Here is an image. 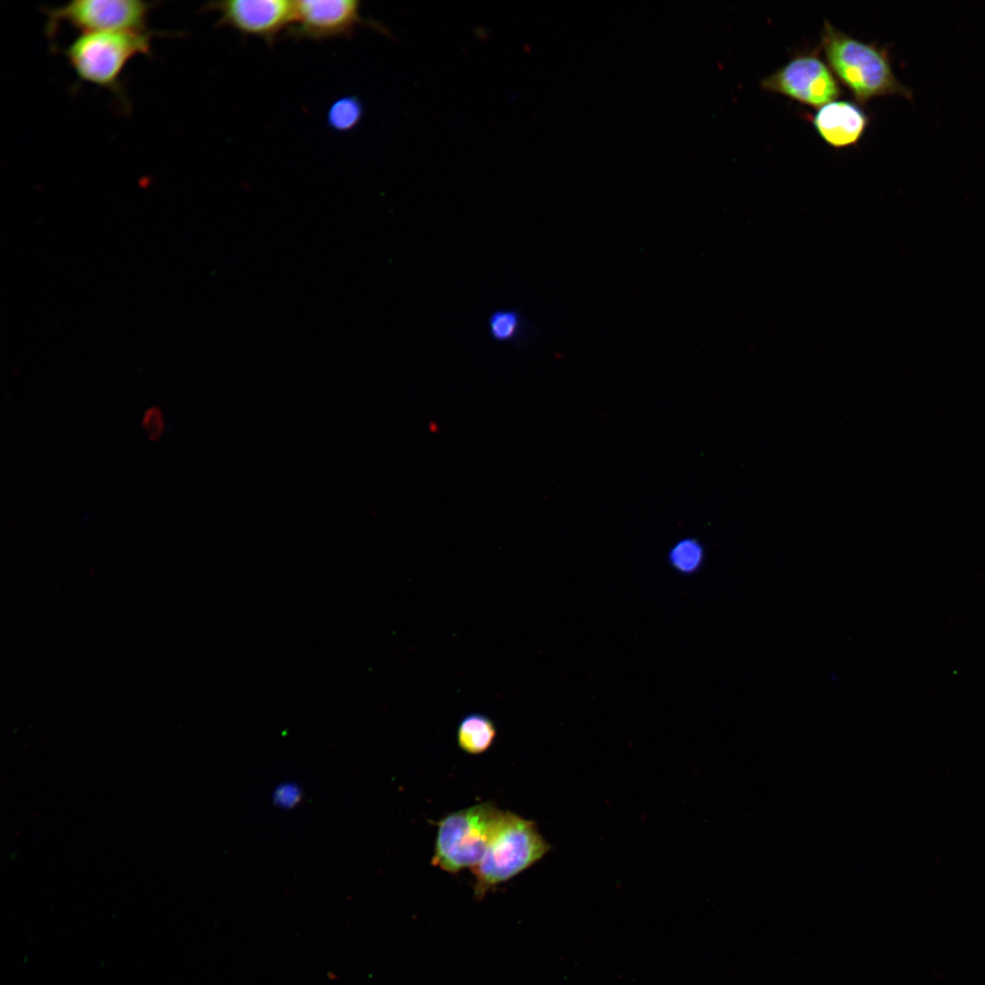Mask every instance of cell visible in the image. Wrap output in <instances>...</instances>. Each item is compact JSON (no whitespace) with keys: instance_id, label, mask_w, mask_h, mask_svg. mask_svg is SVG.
Segmentation results:
<instances>
[{"instance_id":"obj_5","label":"cell","mask_w":985,"mask_h":985,"mask_svg":"<svg viewBox=\"0 0 985 985\" xmlns=\"http://www.w3.org/2000/svg\"><path fill=\"white\" fill-rule=\"evenodd\" d=\"M157 3L140 0H76L45 8V32L55 37L62 24L83 34L146 31L148 17Z\"/></svg>"},{"instance_id":"obj_1","label":"cell","mask_w":985,"mask_h":985,"mask_svg":"<svg viewBox=\"0 0 985 985\" xmlns=\"http://www.w3.org/2000/svg\"><path fill=\"white\" fill-rule=\"evenodd\" d=\"M821 47L835 77L859 104L884 96L912 98V91L896 77L884 47L856 39L826 20Z\"/></svg>"},{"instance_id":"obj_2","label":"cell","mask_w":985,"mask_h":985,"mask_svg":"<svg viewBox=\"0 0 985 985\" xmlns=\"http://www.w3.org/2000/svg\"><path fill=\"white\" fill-rule=\"evenodd\" d=\"M160 35L150 29L82 34L63 52L80 81L105 88L126 103L121 75L132 58L150 55L151 39Z\"/></svg>"},{"instance_id":"obj_12","label":"cell","mask_w":985,"mask_h":985,"mask_svg":"<svg viewBox=\"0 0 985 985\" xmlns=\"http://www.w3.org/2000/svg\"><path fill=\"white\" fill-rule=\"evenodd\" d=\"M363 115L364 106L358 97L343 96L329 106L327 123L334 131L346 132L357 127Z\"/></svg>"},{"instance_id":"obj_3","label":"cell","mask_w":985,"mask_h":985,"mask_svg":"<svg viewBox=\"0 0 985 985\" xmlns=\"http://www.w3.org/2000/svg\"><path fill=\"white\" fill-rule=\"evenodd\" d=\"M551 849L534 821L503 811L482 858L471 868L475 897L483 898L491 888L529 868Z\"/></svg>"},{"instance_id":"obj_6","label":"cell","mask_w":985,"mask_h":985,"mask_svg":"<svg viewBox=\"0 0 985 985\" xmlns=\"http://www.w3.org/2000/svg\"><path fill=\"white\" fill-rule=\"evenodd\" d=\"M761 87L812 107H822L842 94L834 73L815 52L795 56L764 78Z\"/></svg>"},{"instance_id":"obj_11","label":"cell","mask_w":985,"mask_h":985,"mask_svg":"<svg viewBox=\"0 0 985 985\" xmlns=\"http://www.w3.org/2000/svg\"><path fill=\"white\" fill-rule=\"evenodd\" d=\"M496 737L493 721L482 713H470L464 716L457 729L459 747L470 754L486 752Z\"/></svg>"},{"instance_id":"obj_4","label":"cell","mask_w":985,"mask_h":985,"mask_svg":"<svg viewBox=\"0 0 985 985\" xmlns=\"http://www.w3.org/2000/svg\"><path fill=\"white\" fill-rule=\"evenodd\" d=\"M503 811L491 802L449 814L438 824L431 865L449 873L472 868L482 858Z\"/></svg>"},{"instance_id":"obj_13","label":"cell","mask_w":985,"mask_h":985,"mask_svg":"<svg viewBox=\"0 0 985 985\" xmlns=\"http://www.w3.org/2000/svg\"><path fill=\"white\" fill-rule=\"evenodd\" d=\"M704 559L700 543L693 538L678 541L669 553L671 566L681 574H692L699 570Z\"/></svg>"},{"instance_id":"obj_14","label":"cell","mask_w":985,"mask_h":985,"mask_svg":"<svg viewBox=\"0 0 985 985\" xmlns=\"http://www.w3.org/2000/svg\"><path fill=\"white\" fill-rule=\"evenodd\" d=\"M141 424L150 441L158 440L164 430V420L161 410L157 407L147 409L143 414Z\"/></svg>"},{"instance_id":"obj_9","label":"cell","mask_w":985,"mask_h":985,"mask_svg":"<svg viewBox=\"0 0 985 985\" xmlns=\"http://www.w3.org/2000/svg\"><path fill=\"white\" fill-rule=\"evenodd\" d=\"M812 122L825 143L840 149L855 145L862 138L869 119L858 104L839 100L820 107Z\"/></svg>"},{"instance_id":"obj_10","label":"cell","mask_w":985,"mask_h":985,"mask_svg":"<svg viewBox=\"0 0 985 985\" xmlns=\"http://www.w3.org/2000/svg\"><path fill=\"white\" fill-rule=\"evenodd\" d=\"M486 326L492 342L509 344L515 350L527 348L538 335L537 327L520 307L493 310L488 316Z\"/></svg>"},{"instance_id":"obj_7","label":"cell","mask_w":985,"mask_h":985,"mask_svg":"<svg viewBox=\"0 0 985 985\" xmlns=\"http://www.w3.org/2000/svg\"><path fill=\"white\" fill-rule=\"evenodd\" d=\"M203 10L218 15L219 26H227L243 36L259 37L272 44L279 34L292 26L294 1H217L206 5Z\"/></svg>"},{"instance_id":"obj_8","label":"cell","mask_w":985,"mask_h":985,"mask_svg":"<svg viewBox=\"0 0 985 985\" xmlns=\"http://www.w3.org/2000/svg\"><path fill=\"white\" fill-rule=\"evenodd\" d=\"M362 24L357 0L294 1L291 32L298 38L320 41L349 36Z\"/></svg>"}]
</instances>
